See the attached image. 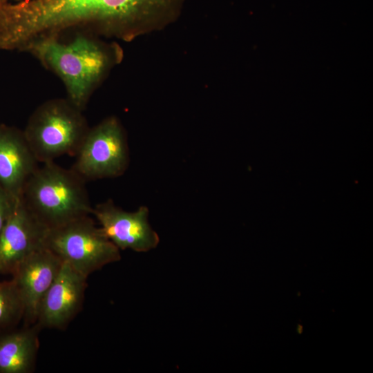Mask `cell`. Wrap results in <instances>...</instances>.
Listing matches in <instances>:
<instances>
[{
	"label": "cell",
	"instance_id": "obj_1",
	"mask_svg": "<svg viewBox=\"0 0 373 373\" xmlns=\"http://www.w3.org/2000/svg\"><path fill=\"white\" fill-rule=\"evenodd\" d=\"M22 52L31 54L55 73L65 86L66 98L83 111L117 58L112 46L84 31H76L68 41L60 37L39 38Z\"/></svg>",
	"mask_w": 373,
	"mask_h": 373
},
{
	"label": "cell",
	"instance_id": "obj_7",
	"mask_svg": "<svg viewBox=\"0 0 373 373\" xmlns=\"http://www.w3.org/2000/svg\"><path fill=\"white\" fill-rule=\"evenodd\" d=\"M91 214L99 222L105 236L119 250L146 252L160 242L159 236L149 224L147 207L141 206L128 212L108 200L93 207Z\"/></svg>",
	"mask_w": 373,
	"mask_h": 373
},
{
	"label": "cell",
	"instance_id": "obj_10",
	"mask_svg": "<svg viewBox=\"0 0 373 373\" xmlns=\"http://www.w3.org/2000/svg\"><path fill=\"white\" fill-rule=\"evenodd\" d=\"M61 259L46 247L26 258L12 274L21 297L27 325L36 323L41 301L62 265Z\"/></svg>",
	"mask_w": 373,
	"mask_h": 373
},
{
	"label": "cell",
	"instance_id": "obj_13",
	"mask_svg": "<svg viewBox=\"0 0 373 373\" xmlns=\"http://www.w3.org/2000/svg\"><path fill=\"white\" fill-rule=\"evenodd\" d=\"M23 314V303L13 280L0 282V332L12 329Z\"/></svg>",
	"mask_w": 373,
	"mask_h": 373
},
{
	"label": "cell",
	"instance_id": "obj_15",
	"mask_svg": "<svg viewBox=\"0 0 373 373\" xmlns=\"http://www.w3.org/2000/svg\"><path fill=\"white\" fill-rule=\"evenodd\" d=\"M1 1H11V2H16V1H21V0H1Z\"/></svg>",
	"mask_w": 373,
	"mask_h": 373
},
{
	"label": "cell",
	"instance_id": "obj_11",
	"mask_svg": "<svg viewBox=\"0 0 373 373\" xmlns=\"http://www.w3.org/2000/svg\"><path fill=\"white\" fill-rule=\"evenodd\" d=\"M38 163L23 130L0 124V184L15 201L21 198Z\"/></svg>",
	"mask_w": 373,
	"mask_h": 373
},
{
	"label": "cell",
	"instance_id": "obj_9",
	"mask_svg": "<svg viewBox=\"0 0 373 373\" xmlns=\"http://www.w3.org/2000/svg\"><path fill=\"white\" fill-rule=\"evenodd\" d=\"M48 230L19 200L0 232V274L12 275L26 258L44 247Z\"/></svg>",
	"mask_w": 373,
	"mask_h": 373
},
{
	"label": "cell",
	"instance_id": "obj_2",
	"mask_svg": "<svg viewBox=\"0 0 373 373\" xmlns=\"http://www.w3.org/2000/svg\"><path fill=\"white\" fill-rule=\"evenodd\" d=\"M21 200L48 229L90 216L93 210L86 181L55 162L37 168L26 184Z\"/></svg>",
	"mask_w": 373,
	"mask_h": 373
},
{
	"label": "cell",
	"instance_id": "obj_14",
	"mask_svg": "<svg viewBox=\"0 0 373 373\" xmlns=\"http://www.w3.org/2000/svg\"><path fill=\"white\" fill-rule=\"evenodd\" d=\"M17 201H15L0 184V232L12 214Z\"/></svg>",
	"mask_w": 373,
	"mask_h": 373
},
{
	"label": "cell",
	"instance_id": "obj_8",
	"mask_svg": "<svg viewBox=\"0 0 373 373\" xmlns=\"http://www.w3.org/2000/svg\"><path fill=\"white\" fill-rule=\"evenodd\" d=\"M86 280L87 277L63 262L41 301L35 324L41 329H64L82 309Z\"/></svg>",
	"mask_w": 373,
	"mask_h": 373
},
{
	"label": "cell",
	"instance_id": "obj_5",
	"mask_svg": "<svg viewBox=\"0 0 373 373\" xmlns=\"http://www.w3.org/2000/svg\"><path fill=\"white\" fill-rule=\"evenodd\" d=\"M85 16L103 35L130 39L147 26L171 19L184 0H77Z\"/></svg>",
	"mask_w": 373,
	"mask_h": 373
},
{
	"label": "cell",
	"instance_id": "obj_6",
	"mask_svg": "<svg viewBox=\"0 0 373 373\" xmlns=\"http://www.w3.org/2000/svg\"><path fill=\"white\" fill-rule=\"evenodd\" d=\"M72 169L85 181L121 176L129 164L127 137L119 120L108 117L89 130Z\"/></svg>",
	"mask_w": 373,
	"mask_h": 373
},
{
	"label": "cell",
	"instance_id": "obj_3",
	"mask_svg": "<svg viewBox=\"0 0 373 373\" xmlns=\"http://www.w3.org/2000/svg\"><path fill=\"white\" fill-rule=\"evenodd\" d=\"M83 111L67 98H54L35 108L23 130L39 162L75 156L89 130Z\"/></svg>",
	"mask_w": 373,
	"mask_h": 373
},
{
	"label": "cell",
	"instance_id": "obj_12",
	"mask_svg": "<svg viewBox=\"0 0 373 373\" xmlns=\"http://www.w3.org/2000/svg\"><path fill=\"white\" fill-rule=\"evenodd\" d=\"M37 324L0 332V373H32L39 346Z\"/></svg>",
	"mask_w": 373,
	"mask_h": 373
},
{
	"label": "cell",
	"instance_id": "obj_4",
	"mask_svg": "<svg viewBox=\"0 0 373 373\" xmlns=\"http://www.w3.org/2000/svg\"><path fill=\"white\" fill-rule=\"evenodd\" d=\"M44 245L62 262L87 278L121 259L120 250L90 216L48 229Z\"/></svg>",
	"mask_w": 373,
	"mask_h": 373
}]
</instances>
